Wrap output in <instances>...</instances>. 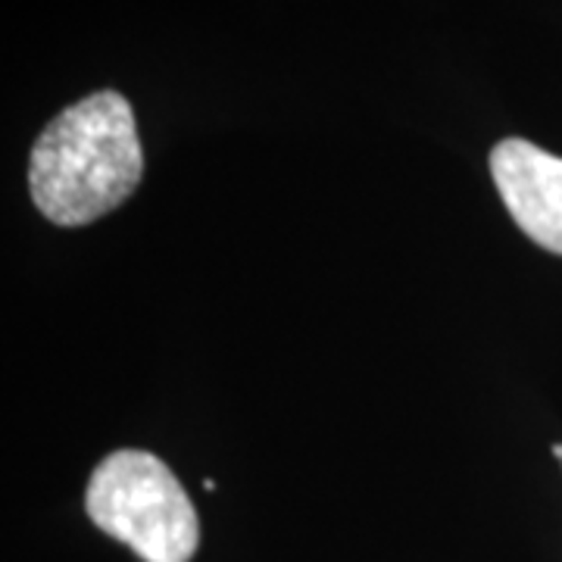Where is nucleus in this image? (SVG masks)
Listing matches in <instances>:
<instances>
[{"mask_svg": "<svg viewBox=\"0 0 562 562\" xmlns=\"http://www.w3.org/2000/svg\"><path fill=\"white\" fill-rule=\"evenodd\" d=\"M144 176L138 125L120 91H94L41 132L29 160V191L54 225L101 220L138 191Z\"/></svg>", "mask_w": 562, "mask_h": 562, "instance_id": "nucleus-1", "label": "nucleus"}, {"mask_svg": "<svg viewBox=\"0 0 562 562\" xmlns=\"http://www.w3.org/2000/svg\"><path fill=\"white\" fill-rule=\"evenodd\" d=\"M85 509L103 535L128 543L144 562H191L198 553V509L176 472L147 450L103 457L88 479Z\"/></svg>", "mask_w": 562, "mask_h": 562, "instance_id": "nucleus-2", "label": "nucleus"}, {"mask_svg": "<svg viewBox=\"0 0 562 562\" xmlns=\"http://www.w3.org/2000/svg\"><path fill=\"white\" fill-rule=\"evenodd\" d=\"M491 176L513 222L562 257V157L525 138H503L491 150Z\"/></svg>", "mask_w": 562, "mask_h": 562, "instance_id": "nucleus-3", "label": "nucleus"}, {"mask_svg": "<svg viewBox=\"0 0 562 562\" xmlns=\"http://www.w3.org/2000/svg\"><path fill=\"white\" fill-rule=\"evenodd\" d=\"M553 457L562 462V443H553Z\"/></svg>", "mask_w": 562, "mask_h": 562, "instance_id": "nucleus-4", "label": "nucleus"}]
</instances>
